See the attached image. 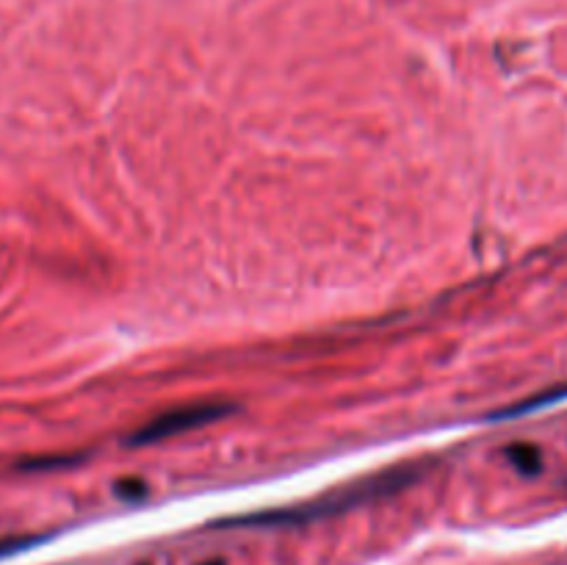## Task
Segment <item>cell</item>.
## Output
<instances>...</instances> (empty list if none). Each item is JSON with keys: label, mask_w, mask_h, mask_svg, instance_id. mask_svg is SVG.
Returning <instances> with one entry per match:
<instances>
[{"label": "cell", "mask_w": 567, "mask_h": 565, "mask_svg": "<svg viewBox=\"0 0 567 565\" xmlns=\"http://www.w3.org/2000/svg\"><path fill=\"white\" fill-rule=\"evenodd\" d=\"M507 454L520 474H529V476L540 474L543 458H540V449L537 446H532V443H515V446L507 449Z\"/></svg>", "instance_id": "obj_2"}, {"label": "cell", "mask_w": 567, "mask_h": 565, "mask_svg": "<svg viewBox=\"0 0 567 565\" xmlns=\"http://www.w3.org/2000/svg\"><path fill=\"white\" fill-rule=\"evenodd\" d=\"M39 541H42V537H33V535H28V537H0V559L11 557V554H17V552H25V548L37 546Z\"/></svg>", "instance_id": "obj_3"}, {"label": "cell", "mask_w": 567, "mask_h": 565, "mask_svg": "<svg viewBox=\"0 0 567 565\" xmlns=\"http://www.w3.org/2000/svg\"><path fill=\"white\" fill-rule=\"evenodd\" d=\"M227 413H233V404L221 402H199V404H186V408H175L169 413L158 415L155 421L144 424L136 435L131 438L133 446H144V443H158L164 438L181 435V432L197 430V427L210 424L216 419H225Z\"/></svg>", "instance_id": "obj_1"}, {"label": "cell", "mask_w": 567, "mask_h": 565, "mask_svg": "<svg viewBox=\"0 0 567 565\" xmlns=\"http://www.w3.org/2000/svg\"><path fill=\"white\" fill-rule=\"evenodd\" d=\"M116 493H120L122 499H138V496H144V493H147V487H144L142 482H136V480H122L120 485H116Z\"/></svg>", "instance_id": "obj_4"}, {"label": "cell", "mask_w": 567, "mask_h": 565, "mask_svg": "<svg viewBox=\"0 0 567 565\" xmlns=\"http://www.w3.org/2000/svg\"><path fill=\"white\" fill-rule=\"evenodd\" d=\"M199 565H225V559H208V563H199Z\"/></svg>", "instance_id": "obj_5"}]
</instances>
